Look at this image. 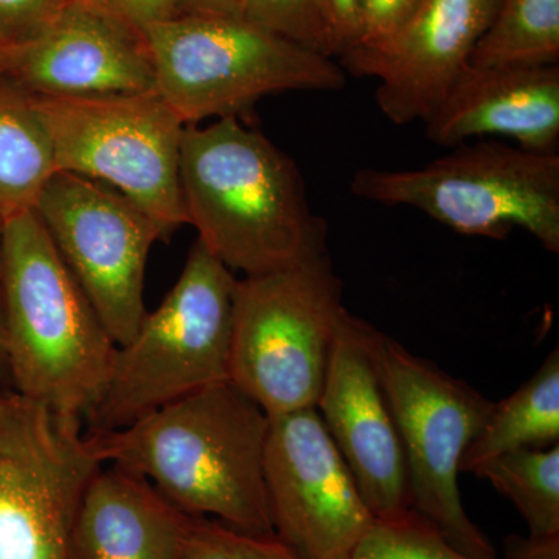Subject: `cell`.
Returning <instances> with one entry per match:
<instances>
[{
  "label": "cell",
  "mask_w": 559,
  "mask_h": 559,
  "mask_svg": "<svg viewBox=\"0 0 559 559\" xmlns=\"http://www.w3.org/2000/svg\"><path fill=\"white\" fill-rule=\"evenodd\" d=\"M267 432L270 415L226 381L173 401L127 428L86 436L103 465L142 476L183 513L271 538Z\"/></svg>",
  "instance_id": "obj_1"
},
{
  "label": "cell",
  "mask_w": 559,
  "mask_h": 559,
  "mask_svg": "<svg viewBox=\"0 0 559 559\" xmlns=\"http://www.w3.org/2000/svg\"><path fill=\"white\" fill-rule=\"evenodd\" d=\"M179 176L198 241L230 271L252 277L326 253L329 226L296 162L241 119L183 128Z\"/></svg>",
  "instance_id": "obj_2"
},
{
  "label": "cell",
  "mask_w": 559,
  "mask_h": 559,
  "mask_svg": "<svg viewBox=\"0 0 559 559\" xmlns=\"http://www.w3.org/2000/svg\"><path fill=\"white\" fill-rule=\"evenodd\" d=\"M2 320L13 392L84 423L117 345L35 210L2 221Z\"/></svg>",
  "instance_id": "obj_3"
},
{
  "label": "cell",
  "mask_w": 559,
  "mask_h": 559,
  "mask_svg": "<svg viewBox=\"0 0 559 559\" xmlns=\"http://www.w3.org/2000/svg\"><path fill=\"white\" fill-rule=\"evenodd\" d=\"M238 278L201 241L159 307L119 345L87 433L127 428L197 390L230 381Z\"/></svg>",
  "instance_id": "obj_4"
},
{
  "label": "cell",
  "mask_w": 559,
  "mask_h": 559,
  "mask_svg": "<svg viewBox=\"0 0 559 559\" xmlns=\"http://www.w3.org/2000/svg\"><path fill=\"white\" fill-rule=\"evenodd\" d=\"M156 91L186 127L245 119L257 103L293 91L344 90L340 62L245 17L175 16L143 31Z\"/></svg>",
  "instance_id": "obj_5"
},
{
  "label": "cell",
  "mask_w": 559,
  "mask_h": 559,
  "mask_svg": "<svg viewBox=\"0 0 559 559\" xmlns=\"http://www.w3.org/2000/svg\"><path fill=\"white\" fill-rule=\"evenodd\" d=\"M349 191L359 200L418 210L465 237L506 240L521 229L559 252L558 153L480 139L414 170L362 168Z\"/></svg>",
  "instance_id": "obj_6"
},
{
  "label": "cell",
  "mask_w": 559,
  "mask_h": 559,
  "mask_svg": "<svg viewBox=\"0 0 559 559\" xmlns=\"http://www.w3.org/2000/svg\"><path fill=\"white\" fill-rule=\"evenodd\" d=\"M342 289L329 252L238 278L230 381L267 415L318 407Z\"/></svg>",
  "instance_id": "obj_7"
},
{
  "label": "cell",
  "mask_w": 559,
  "mask_h": 559,
  "mask_svg": "<svg viewBox=\"0 0 559 559\" xmlns=\"http://www.w3.org/2000/svg\"><path fill=\"white\" fill-rule=\"evenodd\" d=\"M33 100L49 134L55 171L119 191L167 235L189 224L179 176L186 124L159 92Z\"/></svg>",
  "instance_id": "obj_8"
},
{
  "label": "cell",
  "mask_w": 559,
  "mask_h": 559,
  "mask_svg": "<svg viewBox=\"0 0 559 559\" xmlns=\"http://www.w3.org/2000/svg\"><path fill=\"white\" fill-rule=\"evenodd\" d=\"M382 374L406 459L412 513L466 557L498 559L459 488L463 455L495 403L389 336L382 341Z\"/></svg>",
  "instance_id": "obj_9"
},
{
  "label": "cell",
  "mask_w": 559,
  "mask_h": 559,
  "mask_svg": "<svg viewBox=\"0 0 559 559\" xmlns=\"http://www.w3.org/2000/svg\"><path fill=\"white\" fill-rule=\"evenodd\" d=\"M81 419L0 395V559H76L84 489L103 463Z\"/></svg>",
  "instance_id": "obj_10"
},
{
  "label": "cell",
  "mask_w": 559,
  "mask_h": 559,
  "mask_svg": "<svg viewBox=\"0 0 559 559\" xmlns=\"http://www.w3.org/2000/svg\"><path fill=\"white\" fill-rule=\"evenodd\" d=\"M33 210L110 340L127 344L148 312L151 249L168 235L119 191L70 173H55Z\"/></svg>",
  "instance_id": "obj_11"
},
{
  "label": "cell",
  "mask_w": 559,
  "mask_h": 559,
  "mask_svg": "<svg viewBox=\"0 0 559 559\" xmlns=\"http://www.w3.org/2000/svg\"><path fill=\"white\" fill-rule=\"evenodd\" d=\"M264 484L275 538L300 559H352L377 522L316 407L270 415Z\"/></svg>",
  "instance_id": "obj_12"
},
{
  "label": "cell",
  "mask_w": 559,
  "mask_h": 559,
  "mask_svg": "<svg viewBox=\"0 0 559 559\" xmlns=\"http://www.w3.org/2000/svg\"><path fill=\"white\" fill-rule=\"evenodd\" d=\"M385 334L342 312L319 411L374 521L409 518L406 459L382 374Z\"/></svg>",
  "instance_id": "obj_13"
},
{
  "label": "cell",
  "mask_w": 559,
  "mask_h": 559,
  "mask_svg": "<svg viewBox=\"0 0 559 559\" xmlns=\"http://www.w3.org/2000/svg\"><path fill=\"white\" fill-rule=\"evenodd\" d=\"M0 79L43 98L156 91L145 33L84 0H72L38 38L0 51Z\"/></svg>",
  "instance_id": "obj_14"
},
{
  "label": "cell",
  "mask_w": 559,
  "mask_h": 559,
  "mask_svg": "<svg viewBox=\"0 0 559 559\" xmlns=\"http://www.w3.org/2000/svg\"><path fill=\"white\" fill-rule=\"evenodd\" d=\"M500 0H421L392 38L340 58L345 73L378 81L374 100L393 124L423 121L471 62Z\"/></svg>",
  "instance_id": "obj_15"
},
{
  "label": "cell",
  "mask_w": 559,
  "mask_h": 559,
  "mask_svg": "<svg viewBox=\"0 0 559 559\" xmlns=\"http://www.w3.org/2000/svg\"><path fill=\"white\" fill-rule=\"evenodd\" d=\"M426 138L447 148L502 138L558 153L559 66H466L423 120Z\"/></svg>",
  "instance_id": "obj_16"
},
{
  "label": "cell",
  "mask_w": 559,
  "mask_h": 559,
  "mask_svg": "<svg viewBox=\"0 0 559 559\" xmlns=\"http://www.w3.org/2000/svg\"><path fill=\"white\" fill-rule=\"evenodd\" d=\"M194 516L138 474L105 463L76 514V559H178Z\"/></svg>",
  "instance_id": "obj_17"
},
{
  "label": "cell",
  "mask_w": 559,
  "mask_h": 559,
  "mask_svg": "<svg viewBox=\"0 0 559 559\" xmlns=\"http://www.w3.org/2000/svg\"><path fill=\"white\" fill-rule=\"evenodd\" d=\"M559 444V349L509 399L495 403L479 436L469 444L460 473L518 450Z\"/></svg>",
  "instance_id": "obj_18"
},
{
  "label": "cell",
  "mask_w": 559,
  "mask_h": 559,
  "mask_svg": "<svg viewBox=\"0 0 559 559\" xmlns=\"http://www.w3.org/2000/svg\"><path fill=\"white\" fill-rule=\"evenodd\" d=\"M55 173L49 134L35 100L0 79V221L35 209Z\"/></svg>",
  "instance_id": "obj_19"
},
{
  "label": "cell",
  "mask_w": 559,
  "mask_h": 559,
  "mask_svg": "<svg viewBox=\"0 0 559 559\" xmlns=\"http://www.w3.org/2000/svg\"><path fill=\"white\" fill-rule=\"evenodd\" d=\"M559 61V0H500L471 64L555 66Z\"/></svg>",
  "instance_id": "obj_20"
},
{
  "label": "cell",
  "mask_w": 559,
  "mask_h": 559,
  "mask_svg": "<svg viewBox=\"0 0 559 559\" xmlns=\"http://www.w3.org/2000/svg\"><path fill=\"white\" fill-rule=\"evenodd\" d=\"M520 510L530 535H559V444L518 450L473 471Z\"/></svg>",
  "instance_id": "obj_21"
},
{
  "label": "cell",
  "mask_w": 559,
  "mask_h": 559,
  "mask_svg": "<svg viewBox=\"0 0 559 559\" xmlns=\"http://www.w3.org/2000/svg\"><path fill=\"white\" fill-rule=\"evenodd\" d=\"M245 20L334 60L322 0H245Z\"/></svg>",
  "instance_id": "obj_22"
},
{
  "label": "cell",
  "mask_w": 559,
  "mask_h": 559,
  "mask_svg": "<svg viewBox=\"0 0 559 559\" xmlns=\"http://www.w3.org/2000/svg\"><path fill=\"white\" fill-rule=\"evenodd\" d=\"M352 559H473L455 550L414 513L393 522H374Z\"/></svg>",
  "instance_id": "obj_23"
},
{
  "label": "cell",
  "mask_w": 559,
  "mask_h": 559,
  "mask_svg": "<svg viewBox=\"0 0 559 559\" xmlns=\"http://www.w3.org/2000/svg\"><path fill=\"white\" fill-rule=\"evenodd\" d=\"M178 559H300L275 536H253L209 518H194Z\"/></svg>",
  "instance_id": "obj_24"
},
{
  "label": "cell",
  "mask_w": 559,
  "mask_h": 559,
  "mask_svg": "<svg viewBox=\"0 0 559 559\" xmlns=\"http://www.w3.org/2000/svg\"><path fill=\"white\" fill-rule=\"evenodd\" d=\"M72 0H0V51L38 38Z\"/></svg>",
  "instance_id": "obj_25"
},
{
  "label": "cell",
  "mask_w": 559,
  "mask_h": 559,
  "mask_svg": "<svg viewBox=\"0 0 559 559\" xmlns=\"http://www.w3.org/2000/svg\"><path fill=\"white\" fill-rule=\"evenodd\" d=\"M421 0H362V38L356 49H369L395 35Z\"/></svg>",
  "instance_id": "obj_26"
},
{
  "label": "cell",
  "mask_w": 559,
  "mask_h": 559,
  "mask_svg": "<svg viewBox=\"0 0 559 559\" xmlns=\"http://www.w3.org/2000/svg\"><path fill=\"white\" fill-rule=\"evenodd\" d=\"M333 57L342 58L362 38V0H322Z\"/></svg>",
  "instance_id": "obj_27"
},
{
  "label": "cell",
  "mask_w": 559,
  "mask_h": 559,
  "mask_svg": "<svg viewBox=\"0 0 559 559\" xmlns=\"http://www.w3.org/2000/svg\"><path fill=\"white\" fill-rule=\"evenodd\" d=\"M119 20L145 31L151 24L176 16L175 0H84Z\"/></svg>",
  "instance_id": "obj_28"
},
{
  "label": "cell",
  "mask_w": 559,
  "mask_h": 559,
  "mask_svg": "<svg viewBox=\"0 0 559 559\" xmlns=\"http://www.w3.org/2000/svg\"><path fill=\"white\" fill-rule=\"evenodd\" d=\"M506 549L507 559H559V535L510 536Z\"/></svg>",
  "instance_id": "obj_29"
},
{
  "label": "cell",
  "mask_w": 559,
  "mask_h": 559,
  "mask_svg": "<svg viewBox=\"0 0 559 559\" xmlns=\"http://www.w3.org/2000/svg\"><path fill=\"white\" fill-rule=\"evenodd\" d=\"M176 16L245 17V0H175Z\"/></svg>",
  "instance_id": "obj_30"
},
{
  "label": "cell",
  "mask_w": 559,
  "mask_h": 559,
  "mask_svg": "<svg viewBox=\"0 0 559 559\" xmlns=\"http://www.w3.org/2000/svg\"><path fill=\"white\" fill-rule=\"evenodd\" d=\"M5 370L3 355V320H2V221H0V370Z\"/></svg>",
  "instance_id": "obj_31"
}]
</instances>
